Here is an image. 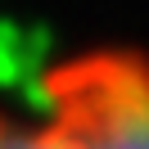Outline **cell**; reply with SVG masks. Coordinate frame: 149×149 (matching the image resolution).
I'll return each mask as SVG.
<instances>
[{"mask_svg":"<svg viewBox=\"0 0 149 149\" xmlns=\"http://www.w3.org/2000/svg\"><path fill=\"white\" fill-rule=\"evenodd\" d=\"M0 149H149V54L77 50L0 100Z\"/></svg>","mask_w":149,"mask_h":149,"instance_id":"obj_1","label":"cell"}]
</instances>
